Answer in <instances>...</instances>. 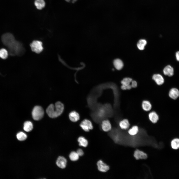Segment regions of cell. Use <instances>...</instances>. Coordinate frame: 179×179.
Instances as JSON below:
<instances>
[{
	"mask_svg": "<svg viewBox=\"0 0 179 179\" xmlns=\"http://www.w3.org/2000/svg\"><path fill=\"white\" fill-rule=\"evenodd\" d=\"M98 169L100 171L106 172L109 169V167L101 160L98 161L97 163Z\"/></svg>",
	"mask_w": 179,
	"mask_h": 179,
	"instance_id": "7",
	"label": "cell"
},
{
	"mask_svg": "<svg viewBox=\"0 0 179 179\" xmlns=\"http://www.w3.org/2000/svg\"><path fill=\"white\" fill-rule=\"evenodd\" d=\"M30 45L32 51L37 54L40 53L44 49L42 42L39 40H34Z\"/></svg>",
	"mask_w": 179,
	"mask_h": 179,
	"instance_id": "3",
	"label": "cell"
},
{
	"mask_svg": "<svg viewBox=\"0 0 179 179\" xmlns=\"http://www.w3.org/2000/svg\"><path fill=\"white\" fill-rule=\"evenodd\" d=\"M33 128L32 123L30 121H26L24 123L23 129L25 131L29 132L32 130Z\"/></svg>",
	"mask_w": 179,
	"mask_h": 179,
	"instance_id": "20",
	"label": "cell"
},
{
	"mask_svg": "<svg viewBox=\"0 0 179 179\" xmlns=\"http://www.w3.org/2000/svg\"><path fill=\"white\" fill-rule=\"evenodd\" d=\"M3 44L7 47L11 56H21L25 52V49L22 43L16 41L14 36L7 39Z\"/></svg>",
	"mask_w": 179,
	"mask_h": 179,
	"instance_id": "1",
	"label": "cell"
},
{
	"mask_svg": "<svg viewBox=\"0 0 179 179\" xmlns=\"http://www.w3.org/2000/svg\"><path fill=\"white\" fill-rule=\"evenodd\" d=\"M176 57L177 60L179 61V51L177 52L176 53Z\"/></svg>",
	"mask_w": 179,
	"mask_h": 179,
	"instance_id": "30",
	"label": "cell"
},
{
	"mask_svg": "<svg viewBox=\"0 0 179 179\" xmlns=\"http://www.w3.org/2000/svg\"><path fill=\"white\" fill-rule=\"evenodd\" d=\"M77 153L79 156H82L84 155L83 151L81 149H79L77 150Z\"/></svg>",
	"mask_w": 179,
	"mask_h": 179,
	"instance_id": "28",
	"label": "cell"
},
{
	"mask_svg": "<svg viewBox=\"0 0 179 179\" xmlns=\"http://www.w3.org/2000/svg\"><path fill=\"white\" fill-rule=\"evenodd\" d=\"M69 157L71 161H75L78 160L79 156L76 152L72 151L70 154Z\"/></svg>",
	"mask_w": 179,
	"mask_h": 179,
	"instance_id": "26",
	"label": "cell"
},
{
	"mask_svg": "<svg viewBox=\"0 0 179 179\" xmlns=\"http://www.w3.org/2000/svg\"><path fill=\"white\" fill-rule=\"evenodd\" d=\"M113 64L115 68L118 70H121L124 65L122 61L119 59H115L113 61Z\"/></svg>",
	"mask_w": 179,
	"mask_h": 179,
	"instance_id": "16",
	"label": "cell"
},
{
	"mask_svg": "<svg viewBox=\"0 0 179 179\" xmlns=\"http://www.w3.org/2000/svg\"><path fill=\"white\" fill-rule=\"evenodd\" d=\"M142 107L143 109L145 111H150L151 109L152 105L149 101L146 100L143 101L142 104Z\"/></svg>",
	"mask_w": 179,
	"mask_h": 179,
	"instance_id": "17",
	"label": "cell"
},
{
	"mask_svg": "<svg viewBox=\"0 0 179 179\" xmlns=\"http://www.w3.org/2000/svg\"><path fill=\"white\" fill-rule=\"evenodd\" d=\"M78 141L79 143V145L80 146L86 147L88 145V140L83 136L79 137L78 138Z\"/></svg>",
	"mask_w": 179,
	"mask_h": 179,
	"instance_id": "21",
	"label": "cell"
},
{
	"mask_svg": "<svg viewBox=\"0 0 179 179\" xmlns=\"http://www.w3.org/2000/svg\"><path fill=\"white\" fill-rule=\"evenodd\" d=\"M64 106L60 102L55 103V105L51 104L46 109V113L48 116L52 118H56L60 115L63 112Z\"/></svg>",
	"mask_w": 179,
	"mask_h": 179,
	"instance_id": "2",
	"label": "cell"
},
{
	"mask_svg": "<svg viewBox=\"0 0 179 179\" xmlns=\"http://www.w3.org/2000/svg\"><path fill=\"white\" fill-rule=\"evenodd\" d=\"M138 132V127L137 126H134L129 130L128 132L130 135H136Z\"/></svg>",
	"mask_w": 179,
	"mask_h": 179,
	"instance_id": "24",
	"label": "cell"
},
{
	"mask_svg": "<svg viewBox=\"0 0 179 179\" xmlns=\"http://www.w3.org/2000/svg\"><path fill=\"white\" fill-rule=\"evenodd\" d=\"M169 95L172 99H176L179 96V90L177 88H172L170 90Z\"/></svg>",
	"mask_w": 179,
	"mask_h": 179,
	"instance_id": "11",
	"label": "cell"
},
{
	"mask_svg": "<svg viewBox=\"0 0 179 179\" xmlns=\"http://www.w3.org/2000/svg\"><path fill=\"white\" fill-rule=\"evenodd\" d=\"M171 145L172 148L174 149H177L179 148V139L175 138L171 141Z\"/></svg>",
	"mask_w": 179,
	"mask_h": 179,
	"instance_id": "25",
	"label": "cell"
},
{
	"mask_svg": "<svg viewBox=\"0 0 179 179\" xmlns=\"http://www.w3.org/2000/svg\"><path fill=\"white\" fill-rule=\"evenodd\" d=\"M119 125L121 129L125 130L129 128L130 124L128 120L127 119H125L120 121Z\"/></svg>",
	"mask_w": 179,
	"mask_h": 179,
	"instance_id": "19",
	"label": "cell"
},
{
	"mask_svg": "<svg viewBox=\"0 0 179 179\" xmlns=\"http://www.w3.org/2000/svg\"><path fill=\"white\" fill-rule=\"evenodd\" d=\"M101 128L102 130L105 132H108L111 129V126L109 121L107 120L103 121L102 123Z\"/></svg>",
	"mask_w": 179,
	"mask_h": 179,
	"instance_id": "13",
	"label": "cell"
},
{
	"mask_svg": "<svg viewBox=\"0 0 179 179\" xmlns=\"http://www.w3.org/2000/svg\"><path fill=\"white\" fill-rule=\"evenodd\" d=\"M82 128L86 132H89L93 129V126L91 122L89 120L85 119L80 124Z\"/></svg>",
	"mask_w": 179,
	"mask_h": 179,
	"instance_id": "6",
	"label": "cell"
},
{
	"mask_svg": "<svg viewBox=\"0 0 179 179\" xmlns=\"http://www.w3.org/2000/svg\"><path fill=\"white\" fill-rule=\"evenodd\" d=\"M8 55V52L6 49L2 48L0 49V58L5 59L7 58Z\"/></svg>",
	"mask_w": 179,
	"mask_h": 179,
	"instance_id": "23",
	"label": "cell"
},
{
	"mask_svg": "<svg viewBox=\"0 0 179 179\" xmlns=\"http://www.w3.org/2000/svg\"><path fill=\"white\" fill-rule=\"evenodd\" d=\"M147 44L146 41L143 39L139 40L137 44V46L140 50H143L144 48V47Z\"/></svg>",
	"mask_w": 179,
	"mask_h": 179,
	"instance_id": "22",
	"label": "cell"
},
{
	"mask_svg": "<svg viewBox=\"0 0 179 179\" xmlns=\"http://www.w3.org/2000/svg\"><path fill=\"white\" fill-rule=\"evenodd\" d=\"M34 4L38 9L41 10L45 6V2L44 0H36Z\"/></svg>",
	"mask_w": 179,
	"mask_h": 179,
	"instance_id": "18",
	"label": "cell"
},
{
	"mask_svg": "<svg viewBox=\"0 0 179 179\" xmlns=\"http://www.w3.org/2000/svg\"><path fill=\"white\" fill-rule=\"evenodd\" d=\"M70 120L73 122H76L78 121L80 119L79 114L75 111H73L71 112L69 115Z\"/></svg>",
	"mask_w": 179,
	"mask_h": 179,
	"instance_id": "15",
	"label": "cell"
},
{
	"mask_svg": "<svg viewBox=\"0 0 179 179\" xmlns=\"http://www.w3.org/2000/svg\"><path fill=\"white\" fill-rule=\"evenodd\" d=\"M132 88H135L137 86V83L135 81H132L131 84Z\"/></svg>",
	"mask_w": 179,
	"mask_h": 179,
	"instance_id": "29",
	"label": "cell"
},
{
	"mask_svg": "<svg viewBox=\"0 0 179 179\" xmlns=\"http://www.w3.org/2000/svg\"><path fill=\"white\" fill-rule=\"evenodd\" d=\"M134 156L137 159H145L147 158V155L143 152L138 150H136L134 152Z\"/></svg>",
	"mask_w": 179,
	"mask_h": 179,
	"instance_id": "10",
	"label": "cell"
},
{
	"mask_svg": "<svg viewBox=\"0 0 179 179\" xmlns=\"http://www.w3.org/2000/svg\"><path fill=\"white\" fill-rule=\"evenodd\" d=\"M132 81V79L130 78L127 77L124 78L121 82V89L123 90L131 89L132 88L131 84Z\"/></svg>",
	"mask_w": 179,
	"mask_h": 179,
	"instance_id": "5",
	"label": "cell"
},
{
	"mask_svg": "<svg viewBox=\"0 0 179 179\" xmlns=\"http://www.w3.org/2000/svg\"><path fill=\"white\" fill-rule=\"evenodd\" d=\"M67 163V160L64 157L59 156L56 161V164L59 167L64 169L66 167Z\"/></svg>",
	"mask_w": 179,
	"mask_h": 179,
	"instance_id": "8",
	"label": "cell"
},
{
	"mask_svg": "<svg viewBox=\"0 0 179 179\" xmlns=\"http://www.w3.org/2000/svg\"><path fill=\"white\" fill-rule=\"evenodd\" d=\"M149 120L152 123H156L159 119V116L157 114L155 111H152L150 112L148 115Z\"/></svg>",
	"mask_w": 179,
	"mask_h": 179,
	"instance_id": "14",
	"label": "cell"
},
{
	"mask_svg": "<svg viewBox=\"0 0 179 179\" xmlns=\"http://www.w3.org/2000/svg\"><path fill=\"white\" fill-rule=\"evenodd\" d=\"M66 1L68 2H72L74 3L77 0H65Z\"/></svg>",
	"mask_w": 179,
	"mask_h": 179,
	"instance_id": "31",
	"label": "cell"
},
{
	"mask_svg": "<svg viewBox=\"0 0 179 179\" xmlns=\"http://www.w3.org/2000/svg\"><path fill=\"white\" fill-rule=\"evenodd\" d=\"M174 69L171 65H169L166 66L163 70L164 74L169 77H171L173 76L174 74Z\"/></svg>",
	"mask_w": 179,
	"mask_h": 179,
	"instance_id": "12",
	"label": "cell"
},
{
	"mask_svg": "<svg viewBox=\"0 0 179 179\" xmlns=\"http://www.w3.org/2000/svg\"><path fill=\"white\" fill-rule=\"evenodd\" d=\"M152 78L156 84L158 85H161L164 83V80L163 77L159 74H154L152 76Z\"/></svg>",
	"mask_w": 179,
	"mask_h": 179,
	"instance_id": "9",
	"label": "cell"
},
{
	"mask_svg": "<svg viewBox=\"0 0 179 179\" xmlns=\"http://www.w3.org/2000/svg\"><path fill=\"white\" fill-rule=\"evenodd\" d=\"M44 114V111L41 106H36L33 109L32 115L33 118L35 120H40L43 117Z\"/></svg>",
	"mask_w": 179,
	"mask_h": 179,
	"instance_id": "4",
	"label": "cell"
},
{
	"mask_svg": "<svg viewBox=\"0 0 179 179\" xmlns=\"http://www.w3.org/2000/svg\"><path fill=\"white\" fill-rule=\"evenodd\" d=\"M17 139L20 141H23L25 140L27 137V135L22 132H20L16 135Z\"/></svg>",
	"mask_w": 179,
	"mask_h": 179,
	"instance_id": "27",
	"label": "cell"
}]
</instances>
